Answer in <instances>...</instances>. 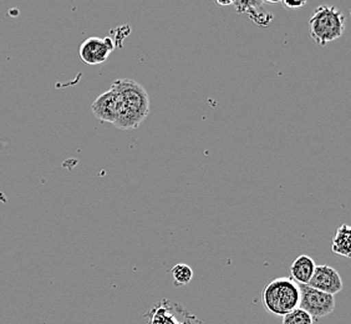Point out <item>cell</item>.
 Segmentation results:
<instances>
[{"label":"cell","instance_id":"1","mask_svg":"<svg viewBox=\"0 0 351 324\" xmlns=\"http://www.w3.org/2000/svg\"><path fill=\"white\" fill-rule=\"evenodd\" d=\"M111 88L119 95V113L114 125L121 130L137 128L149 116V96L146 89L137 81L117 79Z\"/></svg>","mask_w":351,"mask_h":324},{"label":"cell","instance_id":"2","mask_svg":"<svg viewBox=\"0 0 351 324\" xmlns=\"http://www.w3.org/2000/svg\"><path fill=\"white\" fill-rule=\"evenodd\" d=\"M262 301L267 311L274 316L283 317L299 308V287L291 278H276L265 286Z\"/></svg>","mask_w":351,"mask_h":324},{"label":"cell","instance_id":"3","mask_svg":"<svg viewBox=\"0 0 351 324\" xmlns=\"http://www.w3.org/2000/svg\"><path fill=\"white\" fill-rule=\"evenodd\" d=\"M345 15L337 7L322 5L315 9L309 21V35L319 47L341 38L345 32Z\"/></svg>","mask_w":351,"mask_h":324},{"label":"cell","instance_id":"4","mask_svg":"<svg viewBox=\"0 0 351 324\" xmlns=\"http://www.w3.org/2000/svg\"><path fill=\"white\" fill-rule=\"evenodd\" d=\"M300 292L299 308L311 314L313 319H320L335 310V296L314 290L308 284H298Z\"/></svg>","mask_w":351,"mask_h":324},{"label":"cell","instance_id":"5","mask_svg":"<svg viewBox=\"0 0 351 324\" xmlns=\"http://www.w3.org/2000/svg\"><path fill=\"white\" fill-rule=\"evenodd\" d=\"M146 324H193L198 322L180 305L162 299L146 314Z\"/></svg>","mask_w":351,"mask_h":324},{"label":"cell","instance_id":"6","mask_svg":"<svg viewBox=\"0 0 351 324\" xmlns=\"http://www.w3.org/2000/svg\"><path fill=\"white\" fill-rule=\"evenodd\" d=\"M115 49L111 38H88L79 47V55L85 64L99 65L108 60Z\"/></svg>","mask_w":351,"mask_h":324},{"label":"cell","instance_id":"7","mask_svg":"<svg viewBox=\"0 0 351 324\" xmlns=\"http://www.w3.org/2000/svg\"><path fill=\"white\" fill-rule=\"evenodd\" d=\"M308 286L314 290L335 296L343 290V281L338 270L330 266L322 264L315 267Z\"/></svg>","mask_w":351,"mask_h":324},{"label":"cell","instance_id":"8","mask_svg":"<svg viewBox=\"0 0 351 324\" xmlns=\"http://www.w3.org/2000/svg\"><path fill=\"white\" fill-rule=\"evenodd\" d=\"M93 114L102 122L115 124L119 113V95L114 88L100 95L91 105Z\"/></svg>","mask_w":351,"mask_h":324},{"label":"cell","instance_id":"9","mask_svg":"<svg viewBox=\"0 0 351 324\" xmlns=\"http://www.w3.org/2000/svg\"><path fill=\"white\" fill-rule=\"evenodd\" d=\"M315 267L317 264L311 257L306 255L297 257L291 266V279L297 284H308Z\"/></svg>","mask_w":351,"mask_h":324},{"label":"cell","instance_id":"10","mask_svg":"<svg viewBox=\"0 0 351 324\" xmlns=\"http://www.w3.org/2000/svg\"><path fill=\"white\" fill-rule=\"evenodd\" d=\"M331 251L340 256L351 257V227L349 224H341L337 230L331 241Z\"/></svg>","mask_w":351,"mask_h":324},{"label":"cell","instance_id":"11","mask_svg":"<svg viewBox=\"0 0 351 324\" xmlns=\"http://www.w3.org/2000/svg\"><path fill=\"white\" fill-rule=\"evenodd\" d=\"M171 276L175 286H186L193 278V270L189 267V264H176L171 270Z\"/></svg>","mask_w":351,"mask_h":324},{"label":"cell","instance_id":"12","mask_svg":"<svg viewBox=\"0 0 351 324\" xmlns=\"http://www.w3.org/2000/svg\"><path fill=\"white\" fill-rule=\"evenodd\" d=\"M282 324H314V319L306 312L297 308V310L291 311V313L283 316V323Z\"/></svg>","mask_w":351,"mask_h":324},{"label":"cell","instance_id":"13","mask_svg":"<svg viewBox=\"0 0 351 324\" xmlns=\"http://www.w3.org/2000/svg\"><path fill=\"white\" fill-rule=\"evenodd\" d=\"M283 4L285 5V7L294 9V8L304 7L305 4H306V1H302V3H289V1H283Z\"/></svg>","mask_w":351,"mask_h":324},{"label":"cell","instance_id":"14","mask_svg":"<svg viewBox=\"0 0 351 324\" xmlns=\"http://www.w3.org/2000/svg\"><path fill=\"white\" fill-rule=\"evenodd\" d=\"M216 3L218 5H233L234 1H221V0H217Z\"/></svg>","mask_w":351,"mask_h":324}]
</instances>
